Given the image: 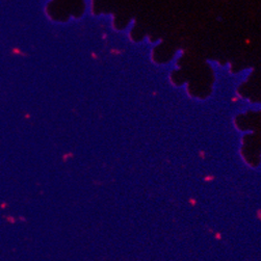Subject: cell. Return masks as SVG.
<instances>
[]
</instances>
